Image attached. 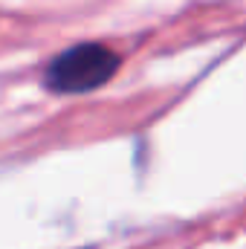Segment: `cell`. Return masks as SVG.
Wrapping results in <instances>:
<instances>
[{
    "mask_svg": "<svg viewBox=\"0 0 246 249\" xmlns=\"http://www.w3.org/2000/svg\"><path fill=\"white\" fill-rule=\"evenodd\" d=\"M119 67V58L102 44H78L61 53L47 70V87L55 93H87L102 87Z\"/></svg>",
    "mask_w": 246,
    "mask_h": 249,
    "instance_id": "6da1fadb",
    "label": "cell"
}]
</instances>
